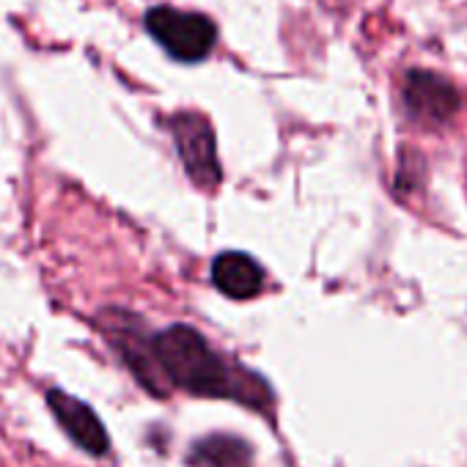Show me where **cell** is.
Here are the masks:
<instances>
[{"label":"cell","mask_w":467,"mask_h":467,"mask_svg":"<svg viewBox=\"0 0 467 467\" xmlns=\"http://www.w3.org/2000/svg\"><path fill=\"white\" fill-rule=\"evenodd\" d=\"M426 171V162H423V154H418L415 149L410 146H401V157H399V171H396V190L401 195L412 192L418 187V179L423 182V173Z\"/></svg>","instance_id":"cell-9"},{"label":"cell","mask_w":467,"mask_h":467,"mask_svg":"<svg viewBox=\"0 0 467 467\" xmlns=\"http://www.w3.org/2000/svg\"><path fill=\"white\" fill-rule=\"evenodd\" d=\"M157 363L171 388L201 399H225L251 407L254 412H273V385L254 368L214 349L203 333L190 325H168L154 333Z\"/></svg>","instance_id":"cell-1"},{"label":"cell","mask_w":467,"mask_h":467,"mask_svg":"<svg viewBox=\"0 0 467 467\" xmlns=\"http://www.w3.org/2000/svg\"><path fill=\"white\" fill-rule=\"evenodd\" d=\"M209 278H212V286L228 300H254L265 292V284H267L265 267L259 265V259H254L245 251L217 254L212 259Z\"/></svg>","instance_id":"cell-7"},{"label":"cell","mask_w":467,"mask_h":467,"mask_svg":"<svg viewBox=\"0 0 467 467\" xmlns=\"http://www.w3.org/2000/svg\"><path fill=\"white\" fill-rule=\"evenodd\" d=\"M146 34L179 64H201L217 47V26L203 12L176 6H151L143 15Z\"/></svg>","instance_id":"cell-3"},{"label":"cell","mask_w":467,"mask_h":467,"mask_svg":"<svg viewBox=\"0 0 467 467\" xmlns=\"http://www.w3.org/2000/svg\"><path fill=\"white\" fill-rule=\"evenodd\" d=\"M165 127L187 179L198 190H217L223 184V165L217 157V135L209 116L201 110H176L168 116Z\"/></svg>","instance_id":"cell-4"},{"label":"cell","mask_w":467,"mask_h":467,"mask_svg":"<svg viewBox=\"0 0 467 467\" xmlns=\"http://www.w3.org/2000/svg\"><path fill=\"white\" fill-rule=\"evenodd\" d=\"M187 462L192 467H251V445L234 434H209L192 442Z\"/></svg>","instance_id":"cell-8"},{"label":"cell","mask_w":467,"mask_h":467,"mask_svg":"<svg viewBox=\"0 0 467 467\" xmlns=\"http://www.w3.org/2000/svg\"><path fill=\"white\" fill-rule=\"evenodd\" d=\"M45 401H47V410L53 412L56 423L64 429V434L80 451H86L94 459H102L110 453V434L91 404L67 393L64 388H50L45 393Z\"/></svg>","instance_id":"cell-6"},{"label":"cell","mask_w":467,"mask_h":467,"mask_svg":"<svg viewBox=\"0 0 467 467\" xmlns=\"http://www.w3.org/2000/svg\"><path fill=\"white\" fill-rule=\"evenodd\" d=\"M99 330L143 390L160 399L171 393V385L157 363L154 333L146 327V322L138 314L127 308H105L99 314Z\"/></svg>","instance_id":"cell-2"},{"label":"cell","mask_w":467,"mask_h":467,"mask_svg":"<svg viewBox=\"0 0 467 467\" xmlns=\"http://www.w3.org/2000/svg\"><path fill=\"white\" fill-rule=\"evenodd\" d=\"M401 108L410 124L440 132L459 116L462 94L445 75L426 67H412L401 78Z\"/></svg>","instance_id":"cell-5"}]
</instances>
